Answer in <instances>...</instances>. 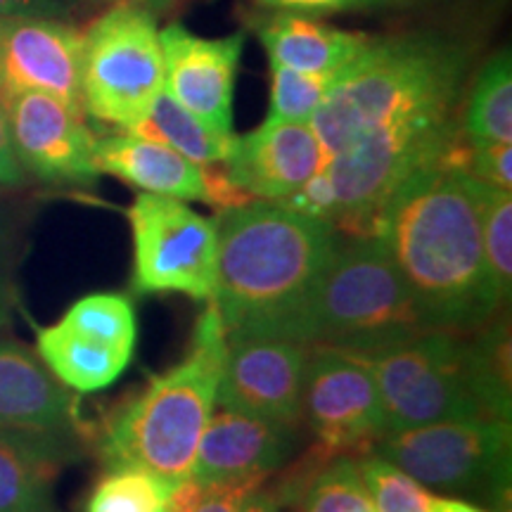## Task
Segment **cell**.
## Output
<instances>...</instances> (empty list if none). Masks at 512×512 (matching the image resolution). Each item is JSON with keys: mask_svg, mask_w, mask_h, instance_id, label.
<instances>
[{"mask_svg": "<svg viewBox=\"0 0 512 512\" xmlns=\"http://www.w3.org/2000/svg\"><path fill=\"white\" fill-rule=\"evenodd\" d=\"M174 486L145 467H107L83 512H162Z\"/></svg>", "mask_w": 512, "mask_h": 512, "instance_id": "cb8c5ba5", "label": "cell"}, {"mask_svg": "<svg viewBox=\"0 0 512 512\" xmlns=\"http://www.w3.org/2000/svg\"><path fill=\"white\" fill-rule=\"evenodd\" d=\"M482 183V181H479ZM482 209V242L491 283L501 304H508L512 292V195L510 190L482 183L479 188Z\"/></svg>", "mask_w": 512, "mask_h": 512, "instance_id": "484cf974", "label": "cell"}, {"mask_svg": "<svg viewBox=\"0 0 512 512\" xmlns=\"http://www.w3.org/2000/svg\"><path fill=\"white\" fill-rule=\"evenodd\" d=\"M425 330L382 242L354 238L335 249L290 339L309 349L370 354Z\"/></svg>", "mask_w": 512, "mask_h": 512, "instance_id": "8992f818", "label": "cell"}, {"mask_svg": "<svg viewBox=\"0 0 512 512\" xmlns=\"http://www.w3.org/2000/svg\"><path fill=\"white\" fill-rule=\"evenodd\" d=\"M465 138L512 143V60L510 50H498L472 83L460 119Z\"/></svg>", "mask_w": 512, "mask_h": 512, "instance_id": "603a6c76", "label": "cell"}, {"mask_svg": "<svg viewBox=\"0 0 512 512\" xmlns=\"http://www.w3.org/2000/svg\"><path fill=\"white\" fill-rule=\"evenodd\" d=\"M268 60L304 74L337 76L349 67L373 36L344 31L297 12H273L259 24Z\"/></svg>", "mask_w": 512, "mask_h": 512, "instance_id": "ffe728a7", "label": "cell"}, {"mask_svg": "<svg viewBox=\"0 0 512 512\" xmlns=\"http://www.w3.org/2000/svg\"><path fill=\"white\" fill-rule=\"evenodd\" d=\"M382 3H394V0H377V5H382Z\"/></svg>", "mask_w": 512, "mask_h": 512, "instance_id": "ab89813d", "label": "cell"}, {"mask_svg": "<svg viewBox=\"0 0 512 512\" xmlns=\"http://www.w3.org/2000/svg\"><path fill=\"white\" fill-rule=\"evenodd\" d=\"M268 62H271V105L266 119L311 124L337 76L304 74L273 60Z\"/></svg>", "mask_w": 512, "mask_h": 512, "instance_id": "f1b7e54d", "label": "cell"}, {"mask_svg": "<svg viewBox=\"0 0 512 512\" xmlns=\"http://www.w3.org/2000/svg\"><path fill=\"white\" fill-rule=\"evenodd\" d=\"M510 451V420L472 418L387 432L373 453L432 489L501 505L510 491Z\"/></svg>", "mask_w": 512, "mask_h": 512, "instance_id": "ba28073f", "label": "cell"}, {"mask_svg": "<svg viewBox=\"0 0 512 512\" xmlns=\"http://www.w3.org/2000/svg\"><path fill=\"white\" fill-rule=\"evenodd\" d=\"M76 399L29 349L0 339V432L72 434Z\"/></svg>", "mask_w": 512, "mask_h": 512, "instance_id": "ac0fdd59", "label": "cell"}, {"mask_svg": "<svg viewBox=\"0 0 512 512\" xmlns=\"http://www.w3.org/2000/svg\"><path fill=\"white\" fill-rule=\"evenodd\" d=\"M470 53L446 38H375L332 81L311 119L325 157L380 131L425 114L460 110Z\"/></svg>", "mask_w": 512, "mask_h": 512, "instance_id": "277c9868", "label": "cell"}, {"mask_svg": "<svg viewBox=\"0 0 512 512\" xmlns=\"http://www.w3.org/2000/svg\"><path fill=\"white\" fill-rule=\"evenodd\" d=\"M375 377L387 432L441 420H510V330H425L394 347L351 354Z\"/></svg>", "mask_w": 512, "mask_h": 512, "instance_id": "3957f363", "label": "cell"}, {"mask_svg": "<svg viewBox=\"0 0 512 512\" xmlns=\"http://www.w3.org/2000/svg\"><path fill=\"white\" fill-rule=\"evenodd\" d=\"M79 5L81 0H0V17L29 15L67 19Z\"/></svg>", "mask_w": 512, "mask_h": 512, "instance_id": "836d02e7", "label": "cell"}, {"mask_svg": "<svg viewBox=\"0 0 512 512\" xmlns=\"http://www.w3.org/2000/svg\"><path fill=\"white\" fill-rule=\"evenodd\" d=\"M268 477L240 479V482H219L202 486L200 501L192 512H238L245 498L259 489Z\"/></svg>", "mask_w": 512, "mask_h": 512, "instance_id": "4dcf8cb0", "label": "cell"}, {"mask_svg": "<svg viewBox=\"0 0 512 512\" xmlns=\"http://www.w3.org/2000/svg\"><path fill=\"white\" fill-rule=\"evenodd\" d=\"M278 508H280L278 498H275L271 486H266L264 482L259 489H254L252 494L242 501L238 512H278Z\"/></svg>", "mask_w": 512, "mask_h": 512, "instance_id": "8d00e7d4", "label": "cell"}, {"mask_svg": "<svg viewBox=\"0 0 512 512\" xmlns=\"http://www.w3.org/2000/svg\"><path fill=\"white\" fill-rule=\"evenodd\" d=\"M216 290L226 335L290 339L320 275L339 247L328 221L283 202L219 209Z\"/></svg>", "mask_w": 512, "mask_h": 512, "instance_id": "7a4b0ae2", "label": "cell"}, {"mask_svg": "<svg viewBox=\"0 0 512 512\" xmlns=\"http://www.w3.org/2000/svg\"><path fill=\"white\" fill-rule=\"evenodd\" d=\"M126 216L133 233V292L214 299L219 252L214 219L150 192H140Z\"/></svg>", "mask_w": 512, "mask_h": 512, "instance_id": "9c48e42d", "label": "cell"}, {"mask_svg": "<svg viewBox=\"0 0 512 512\" xmlns=\"http://www.w3.org/2000/svg\"><path fill=\"white\" fill-rule=\"evenodd\" d=\"M12 304V245L8 228L0 221V325L8 320Z\"/></svg>", "mask_w": 512, "mask_h": 512, "instance_id": "e575fe53", "label": "cell"}, {"mask_svg": "<svg viewBox=\"0 0 512 512\" xmlns=\"http://www.w3.org/2000/svg\"><path fill=\"white\" fill-rule=\"evenodd\" d=\"M72 458L69 434L0 432V512H57L53 484Z\"/></svg>", "mask_w": 512, "mask_h": 512, "instance_id": "d6986e66", "label": "cell"}, {"mask_svg": "<svg viewBox=\"0 0 512 512\" xmlns=\"http://www.w3.org/2000/svg\"><path fill=\"white\" fill-rule=\"evenodd\" d=\"M36 349L57 382L83 394L110 387L131 363V354L81 335L64 323L38 328Z\"/></svg>", "mask_w": 512, "mask_h": 512, "instance_id": "44dd1931", "label": "cell"}, {"mask_svg": "<svg viewBox=\"0 0 512 512\" xmlns=\"http://www.w3.org/2000/svg\"><path fill=\"white\" fill-rule=\"evenodd\" d=\"M271 12H297V15H330L356 8H370L377 0H256Z\"/></svg>", "mask_w": 512, "mask_h": 512, "instance_id": "1f68e13d", "label": "cell"}, {"mask_svg": "<svg viewBox=\"0 0 512 512\" xmlns=\"http://www.w3.org/2000/svg\"><path fill=\"white\" fill-rule=\"evenodd\" d=\"M302 512H375L370 494L358 472V458L342 456L313 477L302 501Z\"/></svg>", "mask_w": 512, "mask_h": 512, "instance_id": "83f0119b", "label": "cell"}, {"mask_svg": "<svg viewBox=\"0 0 512 512\" xmlns=\"http://www.w3.org/2000/svg\"><path fill=\"white\" fill-rule=\"evenodd\" d=\"M434 512H486L477 505L456 501V498H437V505H434Z\"/></svg>", "mask_w": 512, "mask_h": 512, "instance_id": "74e56055", "label": "cell"}, {"mask_svg": "<svg viewBox=\"0 0 512 512\" xmlns=\"http://www.w3.org/2000/svg\"><path fill=\"white\" fill-rule=\"evenodd\" d=\"M27 171L19 164L15 145H12L8 110H5V100L0 95V188H17L24 183Z\"/></svg>", "mask_w": 512, "mask_h": 512, "instance_id": "d6a6232c", "label": "cell"}, {"mask_svg": "<svg viewBox=\"0 0 512 512\" xmlns=\"http://www.w3.org/2000/svg\"><path fill=\"white\" fill-rule=\"evenodd\" d=\"M112 3L114 5H117V3L136 5V8H145V10H150V12H157V10L169 8V5L174 3V0H112Z\"/></svg>", "mask_w": 512, "mask_h": 512, "instance_id": "f35d334b", "label": "cell"}, {"mask_svg": "<svg viewBox=\"0 0 512 512\" xmlns=\"http://www.w3.org/2000/svg\"><path fill=\"white\" fill-rule=\"evenodd\" d=\"M202 484L195 482V479H185V482L176 484L174 491H171L169 503L164 505L162 512H192L195 510L197 501H200Z\"/></svg>", "mask_w": 512, "mask_h": 512, "instance_id": "d590c367", "label": "cell"}, {"mask_svg": "<svg viewBox=\"0 0 512 512\" xmlns=\"http://www.w3.org/2000/svg\"><path fill=\"white\" fill-rule=\"evenodd\" d=\"M482 183L465 171V133L384 204L375 235L427 330L475 332L503 309L482 242Z\"/></svg>", "mask_w": 512, "mask_h": 512, "instance_id": "6da1fadb", "label": "cell"}, {"mask_svg": "<svg viewBox=\"0 0 512 512\" xmlns=\"http://www.w3.org/2000/svg\"><path fill=\"white\" fill-rule=\"evenodd\" d=\"M81 48L83 31L64 19L0 17V95L41 91L83 110Z\"/></svg>", "mask_w": 512, "mask_h": 512, "instance_id": "4fadbf2b", "label": "cell"}, {"mask_svg": "<svg viewBox=\"0 0 512 512\" xmlns=\"http://www.w3.org/2000/svg\"><path fill=\"white\" fill-rule=\"evenodd\" d=\"M216 403L283 425L302 422V389L311 349L278 337L226 335Z\"/></svg>", "mask_w": 512, "mask_h": 512, "instance_id": "8fae6325", "label": "cell"}, {"mask_svg": "<svg viewBox=\"0 0 512 512\" xmlns=\"http://www.w3.org/2000/svg\"><path fill=\"white\" fill-rule=\"evenodd\" d=\"M60 323L124 354L133 356L136 351L138 316L124 294H88L69 306Z\"/></svg>", "mask_w": 512, "mask_h": 512, "instance_id": "d4e9b609", "label": "cell"}, {"mask_svg": "<svg viewBox=\"0 0 512 512\" xmlns=\"http://www.w3.org/2000/svg\"><path fill=\"white\" fill-rule=\"evenodd\" d=\"M12 145L24 171L46 183L91 185L98 181L95 138L86 112L41 91L8 95Z\"/></svg>", "mask_w": 512, "mask_h": 512, "instance_id": "7c38bea8", "label": "cell"}, {"mask_svg": "<svg viewBox=\"0 0 512 512\" xmlns=\"http://www.w3.org/2000/svg\"><path fill=\"white\" fill-rule=\"evenodd\" d=\"M131 133L157 140L200 166L223 164L235 143V136L214 131L164 91L155 100L150 114Z\"/></svg>", "mask_w": 512, "mask_h": 512, "instance_id": "7402d4cb", "label": "cell"}, {"mask_svg": "<svg viewBox=\"0 0 512 512\" xmlns=\"http://www.w3.org/2000/svg\"><path fill=\"white\" fill-rule=\"evenodd\" d=\"M467 140L465 171L477 181L494 188H512V145L489 143V140Z\"/></svg>", "mask_w": 512, "mask_h": 512, "instance_id": "f546056e", "label": "cell"}, {"mask_svg": "<svg viewBox=\"0 0 512 512\" xmlns=\"http://www.w3.org/2000/svg\"><path fill=\"white\" fill-rule=\"evenodd\" d=\"M159 41L164 55V93L214 131L235 136L233 93L245 36L204 38L183 24H169L159 29Z\"/></svg>", "mask_w": 512, "mask_h": 512, "instance_id": "5bb4252c", "label": "cell"}, {"mask_svg": "<svg viewBox=\"0 0 512 512\" xmlns=\"http://www.w3.org/2000/svg\"><path fill=\"white\" fill-rule=\"evenodd\" d=\"M95 166L100 174L117 176L150 195L204 202L216 209L249 202V197L228 181L223 164L200 166L181 152L131 131L95 140Z\"/></svg>", "mask_w": 512, "mask_h": 512, "instance_id": "9a60e30c", "label": "cell"}, {"mask_svg": "<svg viewBox=\"0 0 512 512\" xmlns=\"http://www.w3.org/2000/svg\"><path fill=\"white\" fill-rule=\"evenodd\" d=\"M323 164L325 150L311 124L266 119L247 136H235L223 171L249 200L283 202Z\"/></svg>", "mask_w": 512, "mask_h": 512, "instance_id": "2e32d148", "label": "cell"}, {"mask_svg": "<svg viewBox=\"0 0 512 512\" xmlns=\"http://www.w3.org/2000/svg\"><path fill=\"white\" fill-rule=\"evenodd\" d=\"M226 347L221 313L209 302L183 361L152 377L102 422L95 446L105 467H145L171 484L192 479L197 446L214 415Z\"/></svg>", "mask_w": 512, "mask_h": 512, "instance_id": "5b68a950", "label": "cell"}, {"mask_svg": "<svg viewBox=\"0 0 512 512\" xmlns=\"http://www.w3.org/2000/svg\"><path fill=\"white\" fill-rule=\"evenodd\" d=\"M164 91V55L155 12L117 3L83 31V112L133 131Z\"/></svg>", "mask_w": 512, "mask_h": 512, "instance_id": "52a82bcc", "label": "cell"}, {"mask_svg": "<svg viewBox=\"0 0 512 512\" xmlns=\"http://www.w3.org/2000/svg\"><path fill=\"white\" fill-rule=\"evenodd\" d=\"M302 418L316 437L313 448L328 460L368 456L387 434L373 373L356 356L337 349H311Z\"/></svg>", "mask_w": 512, "mask_h": 512, "instance_id": "30bf717a", "label": "cell"}, {"mask_svg": "<svg viewBox=\"0 0 512 512\" xmlns=\"http://www.w3.org/2000/svg\"><path fill=\"white\" fill-rule=\"evenodd\" d=\"M297 425H283L223 408L211 415L197 446L192 479L202 486L268 477L294 451Z\"/></svg>", "mask_w": 512, "mask_h": 512, "instance_id": "e0dca14e", "label": "cell"}, {"mask_svg": "<svg viewBox=\"0 0 512 512\" xmlns=\"http://www.w3.org/2000/svg\"><path fill=\"white\" fill-rule=\"evenodd\" d=\"M358 472L366 484L375 512H434L437 496L387 458L368 453L358 458Z\"/></svg>", "mask_w": 512, "mask_h": 512, "instance_id": "4316f807", "label": "cell"}]
</instances>
